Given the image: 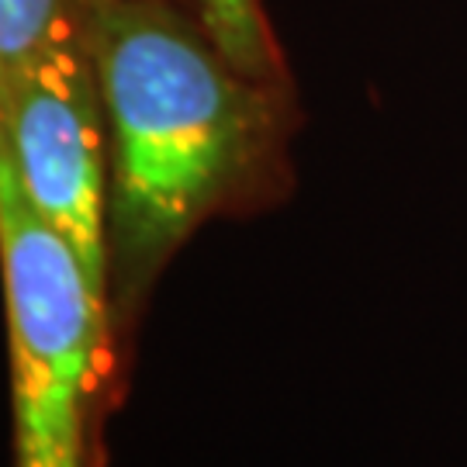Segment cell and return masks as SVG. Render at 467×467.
Returning <instances> with one entry per match:
<instances>
[{
    "label": "cell",
    "instance_id": "obj_1",
    "mask_svg": "<svg viewBox=\"0 0 467 467\" xmlns=\"http://www.w3.org/2000/svg\"><path fill=\"white\" fill-rule=\"evenodd\" d=\"M108 132V260L118 336L204 222L287 184V84L250 77L177 0H80Z\"/></svg>",
    "mask_w": 467,
    "mask_h": 467
},
{
    "label": "cell",
    "instance_id": "obj_2",
    "mask_svg": "<svg viewBox=\"0 0 467 467\" xmlns=\"http://www.w3.org/2000/svg\"><path fill=\"white\" fill-rule=\"evenodd\" d=\"M0 281L15 467H100L118 399V326L69 239L35 208L0 139Z\"/></svg>",
    "mask_w": 467,
    "mask_h": 467
},
{
    "label": "cell",
    "instance_id": "obj_3",
    "mask_svg": "<svg viewBox=\"0 0 467 467\" xmlns=\"http://www.w3.org/2000/svg\"><path fill=\"white\" fill-rule=\"evenodd\" d=\"M0 139L25 194L69 239L90 281L111 298L108 132L94 63L77 15L21 69L0 104Z\"/></svg>",
    "mask_w": 467,
    "mask_h": 467
},
{
    "label": "cell",
    "instance_id": "obj_4",
    "mask_svg": "<svg viewBox=\"0 0 467 467\" xmlns=\"http://www.w3.org/2000/svg\"><path fill=\"white\" fill-rule=\"evenodd\" d=\"M198 11L235 67L270 84H287L284 56L260 0H198Z\"/></svg>",
    "mask_w": 467,
    "mask_h": 467
},
{
    "label": "cell",
    "instance_id": "obj_5",
    "mask_svg": "<svg viewBox=\"0 0 467 467\" xmlns=\"http://www.w3.org/2000/svg\"><path fill=\"white\" fill-rule=\"evenodd\" d=\"M73 15L77 0H0V104L35 52Z\"/></svg>",
    "mask_w": 467,
    "mask_h": 467
},
{
    "label": "cell",
    "instance_id": "obj_6",
    "mask_svg": "<svg viewBox=\"0 0 467 467\" xmlns=\"http://www.w3.org/2000/svg\"><path fill=\"white\" fill-rule=\"evenodd\" d=\"M177 4H187V7H194V11H198V0H177ZM201 15V11H198Z\"/></svg>",
    "mask_w": 467,
    "mask_h": 467
}]
</instances>
